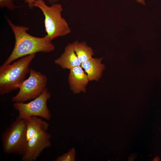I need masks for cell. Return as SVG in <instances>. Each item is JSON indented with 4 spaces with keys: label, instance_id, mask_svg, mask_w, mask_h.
<instances>
[{
    "label": "cell",
    "instance_id": "1",
    "mask_svg": "<svg viewBox=\"0 0 161 161\" xmlns=\"http://www.w3.org/2000/svg\"><path fill=\"white\" fill-rule=\"evenodd\" d=\"M7 20L14 34L15 44L11 54L2 65H7L28 55L40 52H49L54 50V45L46 35L43 37L32 36L27 32L29 27L16 25L8 18Z\"/></svg>",
    "mask_w": 161,
    "mask_h": 161
},
{
    "label": "cell",
    "instance_id": "2",
    "mask_svg": "<svg viewBox=\"0 0 161 161\" xmlns=\"http://www.w3.org/2000/svg\"><path fill=\"white\" fill-rule=\"evenodd\" d=\"M35 54L20 58L12 64L0 67V94H8L18 88L17 86L25 80L30 72V63L35 57Z\"/></svg>",
    "mask_w": 161,
    "mask_h": 161
},
{
    "label": "cell",
    "instance_id": "3",
    "mask_svg": "<svg viewBox=\"0 0 161 161\" xmlns=\"http://www.w3.org/2000/svg\"><path fill=\"white\" fill-rule=\"evenodd\" d=\"M34 6L42 12L45 18L46 35L51 41L56 37L64 36L71 33L68 24L62 16L63 9L61 4L56 3L49 6L43 0H37L35 2Z\"/></svg>",
    "mask_w": 161,
    "mask_h": 161
},
{
    "label": "cell",
    "instance_id": "4",
    "mask_svg": "<svg viewBox=\"0 0 161 161\" xmlns=\"http://www.w3.org/2000/svg\"><path fill=\"white\" fill-rule=\"evenodd\" d=\"M26 121L18 117L2 133L3 151L6 154L22 155L26 144Z\"/></svg>",
    "mask_w": 161,
    "mask_h": 161
},
{
    "label": "cell",
    "instance_id": "5",
    "mask_svg": "<svg viewBox=\"0 0 161 161\" xmlns=\"http://www.w3.org/2000/svg\"><path fill=\"white\" fill-rule=\"evenodd\" d=\"M29 73L28 78L17 86L19 91L12 97L13 102H24L33 100L40 95L46 88L47 79L45 75L31 68Z\"/></svg>",
    "mask_w": 161,
    "mask_h": 161
},
{
    "label": "cell",
    "instance_id": "6",
    "mask_svg": "<svg viewBox=\"0 0 161 161\" xmlns=\"http://www.w3.org/2000/svg\"><path fill=\"white\" fill-rule=\"evenodd\" d=\"M50 96V93L46 88L40 95L30 102L14 103L13 106L21 118L26 119L35 116L48 120L51 114L47 107V101Z\"/></svg>",
    "mask_w": 161,
    "mask_h": 161
},
{
    "label": "cell",
    "instance_id": "7",
    "mask_svg": "<svg viewBox=\"0 0 161 161\" xmlns=\"http://www.w3.org/2000/svg\"><path fill=\"white\" fill-rule=\"evenodd\" d=\"M47 131L37 133L27 141L21 160L35 161L44 149L51 146V135Z\"/></svg>",
    "mask_w": 161,
    "mask_h": 161
},
{
    "label": "cell",
    "instance_id": "8",
    "mask_svg": "<svg viewBox=\"0 0 161 161\" xmlns=\"http://www.w3.org/2000/svg\"><path fill=\"white\" fill-rule=\"evenodd\" d=\"M68 81L71 89L75 93L85 92L86 86L89 81L87 75L81 66L70 69Z\"/></svg>",
    "mask_w": 161,
    "mask_h": 161
},
{
    "label": "cell",
    "instance_id": "9",
    "mask_svg": "<svg viewBox=\"0 0 161 161\" xmlns=\"http://www.w3.org/2000/svg\"><path fill=\"white\" fill-rule=\"evenodd\" d=\"M54 62L63 68L69 69L81 66V64L75 52L72 44H69L66 47L63 53Z\"/></svg>",
    "mask_w": 161,
    "mask_h": 161
},
{
    "label": "cell",
    "instance_id": "10",
    "mask_svg": "<svg viewBox=\"0 0 161 161\" xmlns=\"http://www.w3.org/2000/svg\"><path fill=\"white\" fill-rule=\"evenodd\" d=\"M102 58L92 57L81 63V66L86 73L89 80H98L101 77L105 69L104 64L101 63Z\"/></svg>",
    "mask_w": 161,
    "mask_h": 161
},
{
    "label": "cell",
    "instance_id": "11",
    "mask_svg": "<svg viewBox=\"0 0 161 161\" xmlns=\"http://www.w3.org/2000/svg\"><path fill=\"white\" fill-rule=\"evenodd\" d=\"M26 121V141L34 135L44 131H48L49 123L38 117H32Z\"/></svg>",
    "mask_w": 161,
    "mask_h": 161
},
{
    "label": "cell",
    "instance_id": "12",
    "mask_svg": "<svg viewBox=\"0 0 161 161\" xmlns=\"http://www.w3.org/2000/svg\"><path fill=\"white\" fill-rule=\"evenodd\" d=\"M72 44L75 52L81 63L92 58L94 54L93 51L86 42L76 41Z\"/></svg>",
    "mask_w": 161,
    "mask_h": 161
},
{
    "label": "cell",
    "instance_id": "13",
    "mask_svg": "<svg viewBox=\"0 0 161 161\" xmlns=\"http://www.w3.org/2000/svg\"><path fill=\"white\" fill-rule=\"evenodd\" d=\"M76 151L74 148L70 149L67 153L58 157L55 161H74L75 160Z\"/></svg>",
    "mask_w": 161,
    "mask_h": 161
},
{
    "label": "cell",
    "instance_id": "14",
    "mask_svg": "<svg viewBox=\"0 0 161 161\" xmlns=\"http://www.w3.org/2000/svg\"><path fill=\"white\" fill-rule=\"evenodd\" d=\"M13 0H0V8H2L6 7L10 10H14L15 8V5Z\"/></svg>",
    "mask_w": 161,
    "mask_h": 161
},
{
    "label": "cell",
    "instance_id": "15",
    "mask_svg": "<svg viewBox=\"0 0 161 161\" xmlns=\"http://www.w3.org/2000/svg\"><path fill=\"white\" fill-rule=\"evenodd\" d=\"M27 4L30 9H32L34 7V4L35 2L37 0H23ZM50 3L53 4L56 3L58 0H47Z\"/></svg>",
    "mask_w": 161,
    "mask_h": 161
},
{
    "label": "cell",
    "instance_id": "16",
    "mask_svg": "<svg viewBox=\"0 0 161 161\" xmlns=\"http://www.w3.org/2000/svg\"><path fill=\"white\" fill-rule=\"evenodd\" d=\"M137 1L138 3H140L143 5H145V0H135Z\"/></svg>",
    "mask_w": 161,
    "mask_h": 161
}]
</instances>
